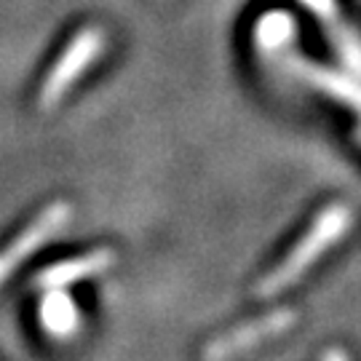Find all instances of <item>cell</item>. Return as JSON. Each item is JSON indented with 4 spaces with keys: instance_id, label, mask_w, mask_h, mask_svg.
<instances>
[{
    "instance_id": "obj_8",
    "label": "cell",
    "mask_w": 361,
    "mask_h": 361,
    "mask_svg": "<svg viewBox=\"0 0 361 361\" xmlns=\"http://www.w3.org/2000/svg\"><path fill=\"white\" fill-rule=\"evenodd\" d=\"M297 19L284 8H273V11H265L255 22V46L259 51H281L286 46H292L297 40Z\"/></svg>"
},
{
    "instance_id": "obj_3",
    "label": "cell",
    "mask_w": 361,
    "mask_h": 361,
    "mask_svg": "<svg viewBox=\"0 0 361 361\" xmlns=\"http://www.w3.org/2000/svg\"><path fill=\"white\" fill-rule=\"evenodd\" d=\"M70 217H73V207L67 201H51L49 207L40 209L38 214L0 249V284H6L27 259L51 241L56 233L65 231Z\"/></svg>"
},
{
    "instance_id": "obj_6",
    "label": "cell",
    "mask_w": 361,
    "mask_h": 361,
    "mask_svg": "<svg viewBox=\"0 0 361 361\" xmlns=\"http://www.w3.org/2000/svg\"><path fill=\"white\" fill-rule=\"evenodd\" d=\"M295 73L308 86L319 89L322 94H326L329 99H337L340 104L350 107L353 113L361 116V78L340 73L335 67L319 65V62H300L295 65Z\"/></svg>"
},
{
    "instance_id": "obj_2",
    "label": "cell",
    "mask_w": 361,
    "mask_h": 361,
    "mask_svg": "<svg viewBox=\"0 0 361 361\" xmlns=\"http://www.w3.org/2000/svg\"><path fill=\"white\" fill-rule=\"evenodd\" d=\"M107 49V32L97 25L80 27L73 38L67 40V46L59 51L49 67V73L43 75V83L38 89V104L43 110H54L56 104L65 99L70 91L75 89V83L97 65V59Z\"/></svg>"
},
{
    "instance_id": "obj_4",
    "label": "cell",
    "mask_w": 361,
    "mask_h": 361,
    "mask_svg": "<svg viewBox=\"0 0 361 361\" xmlns=\"http://www.w3.org/2000/svg\"><path fill=\"white\" fill-rule=\"evenodd\" d=\"M297 324V310L289 305H279V308L262 313L257 319H249V322L233 326L228 332L217 335L207 348H204V359H233V356H241L249 350L265 345L273 337L284 335Z\"/></svg>"
},
{
    "instance_id": "obj_1",
    "label": "cell",
    "mask_w": 361,
    "mask_h": 361,
    "mask_svg": "<svg viewBox=\"0 0 361 361\" xmlns=\"http://www.w3.org/2000/svg\"><path fill=\"white\" fill-rule=\"evenodd\" d=\"M350 225H353V209L348 204L324 207L308 225V231L302 233L297 238V244L284 255V259H279L271 271L259 279V284L255 286L257 297L271 300V297L286 292L289 286H295L332 246L345 238Z\"/></svg>"
},
{
    "instance_id": "obj_10",
    "label": "cell",
    "mask_w": 361,
    "mask_h": 361,
    "mask_svg": "<svg viewBox=\"0 0 361 361\" xmlns=\"http://www.w3.org/2000/svg\"><path fill=\"white\" fill-rule=\"evenodd\" d=\"M297 3L313 16H319L322 22H332L337 16V0H297Z\"/></svg>"
},
{
    "instance_id": "obj_5",
    "label": "cell",
    "mask_w": 361,
    "mask_h": 361,
    "mask_svg": "<svg viewBox=\"0 0 361 361\" xmlns=\"http://www.w3.org/2000/svg\"><path fill=\"white\" fill-rule=\"evenodd\" d=\"M113 265H116V252L113 249H107V246L91 249V252L75 255V257L56 259L51 265H46L43 271L35 273L32 289H38V292H46V289H70V286L80 284V281L102 276Z\"/></svg>"
},
{
    "instance_id": "obj_9",
    "label": "cell",
    "mask_w": 361,
    "mask_h": 361,
    "mask_svg": "<svg viewBox=\"0 0 361 361\" xmlns=\"http://www.w3.org/2000/svg\"><path fill=\"white\" fill-rule=\"evenodd\" d=\"M337 49L343 54V59L361 75V38L359 35L350 32V30H343V32L337 35Z\"/></svg>"
},
{
    "instance_id": "obj_7",
    "label": "cell",
    "mask_w": 361,
    "mask_h": 361,
    "mask_svg": "<svg viewBox=\"0 0 361 361\" xmlns=\"http://www.w3.org/2000/svg\"><path fill=\"white\" fill-rule=\"evenodd\" d=\"M40 326L56 340H67L80 326V310L67 289H46L38 305Z\"/></svg>"
},
{
    "instance_id": "obj_11",
    "label": "cell",
    "mask_w": 361,
    "mask_h": 361,
    "mask_svg": "<svg viewBox=\"0 0 361 361\" xmlns=\"http://www.w3.org/2000/svg\"><path fill=\"white\" fill-rule=\"evenodd\" d=\"M356 140H359V145H361V126L356 129Z\"/></svg>"
}]
</instances>
